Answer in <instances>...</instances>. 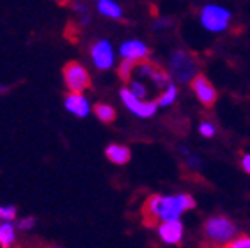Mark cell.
<instances>
[{
  "mask_svg": "<svg viewBox=\"0 0 250 248\" xmlns=\"http://www.w3.org/2000/svg\"><path fill=\"white\" fill-rule=\"evenodd\" d=\"M195 207L193 197L187 193L179 195H151L144 206L146 222L149 225L165 222V220H179L185 211Z\"/></svg>",
  "mask_w": 250,
  "mask_h": 248,
  "instance_id": "cell-1",
  "label": "cell"
},
{
  "mask_svg": "<svg viewBox=\"0 0 250 248\" xmlns=\"http://www.w3.org/2000/svg\"><path fill=\"white\" fill-rule=\"evenodd\" d=\"M168 67H170V77L176 82H179V83H188L199 75L197 61H195L193 55H190L185 50H176L170 55Z\"/></svg>",
  "mask_w": 250,
  "mask_h": 248,
  "instance_id": "cell-2",
  "label": "cell"
},
{
  "mask_svg": "<svg viewBox=\"0 0 250 248\" xmlns=\"http://www.w3.org/2000/svg\"><path fill=\"white\" fill-rule=\"evenodd\" d=\"M236 234V227L231 220H227L226 216H215L209 218L204 225V236L208 241H211L215 245H226L232 241Z\"/></svg>",
  "mask_w": 250,
  "mask_h": 248,
  "instance_id": "cell-3",
  "label": "cell"
},
{
  "mask_svg": "<svg viewBox=\"0 0 250 248\" xmlns=\"http://www.w3.org/2000/svg\"><path fill=\"white\" fill-rule=\"evenodd\" d=\"M231 13L217 4H208L201 9V23L209 32H224L229 27Z\"/></svg>",
  "mask_w": 250,
  "mask_h": 248,
  "instance_id": "cell-4",
  "label": "cell"
},
{
  "mask_svg": "<svg viewBox=\"0 0 250 248\" xmlns=\"http://www.w3.org/2000/svg\"><path fill=\"white\" fill-rule=\"evenodd\" d=\"M64 82L69 92H83L91 85V77L87 69L78 62H67L64 66Z\"/></svg>",
  "mask_w": 250,
  "mask_h": 248,
  "instance_id": "cell-5",
  "label": "cell"
},
{
  "mask_svg": "<svg viewBox=\"0 0 250 248\" xmlns=\"http://www.w3.org/2000/svg\"><path fill=\"white\" fill-rule=\"evenodd\" d=\"M119 96L126 108L130 110L131 114L137 115V117H142V119L153 117V115L156 114V110H158V103H156V101H146V100H142V98H137L128 87L121 89Z\"/></svg>",
  "mask_w": 250,
  "mask_h": 248,
  "instance_id": "cell-6",
  "label": "cell"
},
{
  "mask_svg": "<svg viewBox=\"0 0 250 248\" xmlns=\"http://www.w3.org/2000/svg\"><path fill=\"white\" fill-rule=\"evenodd\" d=\"M91 59H92V64L98 69H101V71L110 69L114 66V62H116V53H114V48H112L110 41L100 39V41H96V43L92 44Z\"/></svg>",
  "mask_w": 250,
  "mask_h": 248,
  "instance_id": "cell-7",
  "label": "cell"
},
{
  "mask_svg": "<svg viewBox=\"0 0 250 248\" xmlns=\"http://www.w3.org/2000/svg\"><path fill=\"white\" fill-rule=\"evenodd\" d=\"M192 89L204 106L215 105V101H217V89L213 87V83L204 75H197V77L193 78Z\"/></svg>",
  "mask_w": 250,
  "mask_h": 248,
  "instance_id": "cell-8",
  "label": "cell"
},
{
  "mask_svg": "<svg viewBox=\"0 0 250 248\" xmlns=\"http://www.w3.org/2000/svg\"><path fill=\"white\" fill-rule=\"evenodd\" d=\"M160 239L167 245H178L183 238V224L179 220H165L158 225Z\"/></svg>",
  "mask_w": 250,
  "mask_h": 248,
  "instance_id": "cell-9",
  "label": "cell"
},
{
  "mask_svg": "<svg viewBox=\"0 0 250 248\" xmlns=\"http://www.w3.org/2000/svg\"><path fill=\"white\" fill-rule=\"evenodd\" d=\"M64 108H66L69 114L80 117V119L91 114L89 100H87L82 92H69V94L64 98Z\"/></svg>",
  "mask_w": 250,
  "mask_h": 248,
  "instance_id": "cell-10",
  "label": "cell"
},
{
  "mask_svg": "<svg viewBox=\"0 0 250 248\" xmlns=\"http://www.w3.org/2000/svg\"><path fill=\"white\" fill-rule=\"evenodd\" d=\"M119 53L123 59H133V61H142L149 55V48L146 46V43L139 41V39H130L121 44Z\"/></svg>",
  "mask_w": 250,
  "mask_h": 248,
  "instance_id": "cell-11",
  "label": "cell"
},
{
  "mask_svg": "<svg viewBox=\"0 0 250 248\" xmlns=\"http://www.w3.org/2000/svg\"><path fill=\"white\" fill-rule=\"evenodd\" d=\"M105 156L108 158V162L116 163V165H125L130 162L131 153L126 145H119V144H110L105 149Z\"/></svg>",
  "mask_w": 250,
  "mask_h": 248,
  "instance_id": "cell-12",
  "label": "cell"
},
{
  "mask_svg": "<svg viewBox=\"0 0 250 248\" xmlns=\"http://www.w3.org/2000/svg\"><path fill=\"white\" fill-rule=\"evenodd\" d=\"M16 224H13L11 220H2L0 222V247L9 248L15 245L16 241Z\"/></svg>",
  "mask_w": 250,
  "mask_h": 248,
  "instance_id": "cell-13",
  "label": "cell"
},
{
  "mask_svg": "<svg viewBox=\"0 0 250 248\" xmlns=\"http://www.w3.org/2000/svg\"><path fill=\"white\" fill-rule=\"evenodd\" d=\"M98 11H100V15L106 16V18H112V20H121L123 18V9H121V5L114 0H100L98 2Z\"/></svg>",
  "mask_w": 250,
  "mask_h": 248,
  "instance_id": "cell-14",
  "label": "cell"
},
{
  "mask_svg": "<svg viewBox=\"0 0 250 248\" xmlns=\"http://www.w3.org/2000/svg\"><path fill=\"white\" fill-rule=\"evenodd\" d=\"M176 98H178V89H176V83L170 82V83L165 87V91L162 92V96L156 100V103H158V106H168L176 101Z\"/></svg>",
  "mask_w": 250,
  "mask_h": 248,
  "instance_id": "cell-15",
  "label": "cell"
},
{
  "mask_svg": "<svg viewBox=\"0 0 250 248\" xmlns=\"http://www.w3.org/2000/svg\"><path fill=\"white\" fill-rule=\"evenodd\" d=\"M94 114H96V117L101 123H112V121L116 119V110H114V106L105 105V103H100V105L94 106Z\"/></svg>",
  "mask_w": 250,
  "mask_h": 248,
  "instance_id": "cell-16",
  "label": "cell"
},
{
  "mask_svg": "<svg viewBox=\"0 0 250 248\" xmlns=\"http://www.w3.org/2000/svg\"><path fill=\"white\" fill-rule=\"evenodd\" d=\"M170 78H172L170 77V73H165V71H162L160 67H154V71L151 73L149 80L153 82L158 89H165V87L170 83Z\"/></svg>",
  "mask_w": 250,
  "mask_h": 248,
  "instance_id": "cell-17",
  "label": "cell"
},
{
  "mask_svg": "<svg viewBox=\"0 0 250 248\" xmlns=\"http://www.w3.org/2000/svg\"><path fill=\"white\" fill-rule=\"evenodd\" d=\"M137 62H139V61H133V59H125V61L119 64V69H117V73H119V77L123 78L125 82L130 80L131 75L135 73V66H137Z\"/></svg>",
  "mask_w": 250,
  "mask_h": 248,
  "instance_id": "cell-18",
  "label": "cell"
},
{
  "mask_svg": "<svg viewBox=\"0 0 250 248\" xmlns=\"http://www.w3.org/2000/svg\"><path fill=\"white\" fill-rule=\"evenodd\" d=\"M128 89H130V91L133 92L137 98H142V100H146V96H147V89H146L144 83H142V82H139V80H130V83H128Z\"/></svg>",
  "mask_w": 250,
  "mask_h": 248,
  "instance_id": "cell-19",
  "label": "cell"
},
{
  "mask_svg": "<svg viewBox=\"0 0 250 248\" xmlns=\"http://www.w3.org/2000/svg\"><path fill=\"white\" fill-rule=\"evenodd\" d=\"M199 133H201L204 139H211V137H215V133H217V128H215V124L204 121V123L199 126Z\"/></svg>",
  "mask_w": 250,
  "mask_h": 248,
  "instance_id": "cell-20",
  "label": "cell"
},
{
  "mask_svg": "<svg viewBox=\"0 0 250 248\" xmlns=\"http://www.w3.org/2000/svg\"><path fill=\"white\" fill-rule=\"evenodd\" d=\"M0 220H16V207L15 206H0Z\"/></svg>",
  "mask_w": 250,
  "mask_h": 248,
  "instance_id": "cell-21",
  "label": "cell"
},
{
  "mask_svg": "<svg viewBox=\"0 0 250 248\" xmlns=\"http://www.w3.org/2000/svg\"><path fill=\"white\" fill-rule=\"evenodd\" d=\"M34 227H36V218H34V216L16 220V229L18 230H32Z\"/></svg>",
  "mask_w": 250,
  "mask_h": 248,
  "instance_id": "cell-22",
  "label": "cell"
},
{
  "mask_svg": "<svg viewBox=\"0 0 250 248\" xmlns=\"http://www.w3.org/2000/svg\"><path fill=\"white\" fill-rule=\"evenodd\" d=\"M227 247L229 248H250V238H247V236H243V238H236V239H232V241H229Z\"/></svg>",
  "mask_w": 250,
  "mask_h": 248,
  "instance_id": "cell-23",
  "label": "cell"
},
{
  "mask_svg": "<svg viewBox=\"0 0 250 248\" xmlns=\"http://www.w3.org/2000/svg\"><path fill=\"white\" fill-rule=\"evenodd\" d=\"M241 167L247 174H250V154H245V156L241 158Z\"/></svg>",
  "mask_w": 250,
  "mask_h": 248,
  "instance_id": "cell-24",
  "label": "cell"
},
{
  "mask_svg": "<svg viewBox=\"0 0 250 248\" xmlns=\"http://www.w3.org/2000/svg\"><path fill=\"white\" fill-rule=\"evenodd\" d=\"M164 27H167V21H165V20H160V21H156V23L153 25V29H164Z\"/></svg>",
  "mask_w": 250,
  "mask_h": 248,
  "instance_id": "cell-25",
  "label": "cell"
},
{
  "mask_svg": "<svg viewBox=\"0 0 250 248\" xmlns=\"http://www.w3.org/2000/svg\"><path fill=\"white\" fill-rule=\"evenodd\" d=\"M96 2H100V0H96Z\"/></svg>",
  "mask_w": 250,
  "mask_h": 248,
  "instance_id": "cell-26",
  "label": "cell"
}]
</instances>
